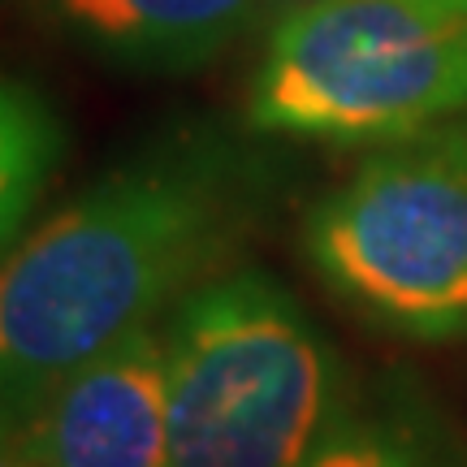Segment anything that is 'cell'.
Instances as JSON below:
<instances>
[{
	"label": "cell",
	"mask_w": 467,
	"mask_h": 467,
	"mask_svg": "<svg viewBox=\"0 0 467 467\" xmlns=\"http://www.w3.org/2000/svg\"><path fill=\"white\" fill-rule=\"evenodd\" d=\"M273 169L243 139L191 126L83 186L0 260V433L134 329L230 268Z\"/></svg>",
	"instance_id": "cell-1"
},
{
	"label": "cell",
	"mask_w": 467,
	"mask_h": 467,
	"mask_svg": "<svg viewBox=\"0 0 467 467\" xmlns=\"http://www.w3.org/2000/svg\"><path fill=\"white\" fill-rule=\"evenodd\" d=\"M173 467H303L347 402L334 342L265 268H225L165 317Z\"/></svg>",
	"instance_id": "cell-2"
},
{
	"label": "cell",
	"mask_w": 467,
	"mask_h": 467,
	"mask_svg": "<svg viewBox=\"0 0 467 467\" xmlns=\"http://www.w3.org/2000/svg\"><path fill=\"white\" fill-rule=\"evenodd\" d=\"M303 251L372 325L411 342L467 337V117L381 143L312 203Z\"/></svg>",
	"instance_id": "cell-3"
},
{
	"label": "cell",
	"mask_w": 467,
	"mask_h": 467,
	"mask_svg": "<svg viewBox=\"0 0 467 467\" xmlns=\"http://www.w3.org/2000/svg\"><path fill=\"white\" fill-rule=\"evenodd\" d=\"M463 117L467 31L312 74H255L247 100L251 130L325 143H399Z\"/></svg>",
	"instance_id": "cell-4"
},
{
	"label": "cell",
	"mask_w": 467,
	"mask_h": 467,
	"mask_svg": "<svg viewBox=\"0 0 467 467\" xmlns=\"http://www.w3.org/2000/svg\"><path fill=\"white\" fill-rule=\"evenodd\" d=\"M14 437L31 467H173L165 325L74 368Z\"/></svg>",
	"instance_id": "cell-5"
},
{
	"label": "cell",
	"mask_w": 467,
	"mask_h": 467,
	"mask_svg": "<svg viewBox=\"0 0 467 467\" xmlns=\"http://www.w3.org/2000/svg\"><path fill=\"white\" fill-rule=\"evenodd\" d=\"M44 26L134 74H186L217 61L265 0H22Z\"/></svg>",
	"instance_id": "cell-6"
},
{
	"label": "cell",
	"mask_w": 467,
	"mask_h": 467,
	"mask_svg": "<svg viewBox=\"0 0 467 467\" xmlns=\"http://www.w3.org/2000/svg\"><path fill=\"white\" fill-rule=\"evenodd\" d=\"M467 31V0H320L273 22L255 74H312Z\"/></svg>",
	"instance_id": "cell-7"
},
{
	"label": "cell",
	"mask_w": 467,
	"mask_h": 467,
	"mask_svg": "<svg viewBox=\"0 0 467 467\" xmlns=\"http://www.w3.org/2000/svg\"><path fill=\"white\" fill-rule=\"evenodd\" d=\"M303 467H467L463 441L416 381L394 377L347 394Z\"/></svg>",
	"instance_id": "cell-8"
},
{
	"label": "cell",
	"mask_w": 467,
	"mask_h": 467,
	"mask_svg": "<svg viewBox=\"0 0 467 467\" xmlns=\"http://www.w3.org/2000/svg\"><path fill=\"white\" fill-rule=\"evenodd\" d=\"M66 126L44 96L0 74V260L35 213L48 178L61 165Z\"/></svg>",
	"instance_id": "cell-9"
},
{
	"label": "cell",
	"mask_w": 467,
	"mask_h": 467,
	"mask_svg": "<svg viewBox=\"0 0 467 467\" xmlns=\"http://www.w3.org/2000/svg\"><path fill=\"white\" fill-rule=\"evenodd\" d=\"M0 467H31L14 433H0Z\"/></svg>",
	"instance_id": "cell-10"
},
{
	"label": "cell",
	"mask_w": 467,
	"mask_h": 467,
	"mask_svg": "<svg viewBox=\"0 0 467 467\" xmlns=\"http://www.w3.org/2000/svg\"><path fill=\"white\" fill-rule=\"evenodd\" d=\"M307 5H320V0H265V9H273L277 17L295 14V9H307Z\"/></svg>",
	"instance_id": "cell-11"
}]
</instances>
